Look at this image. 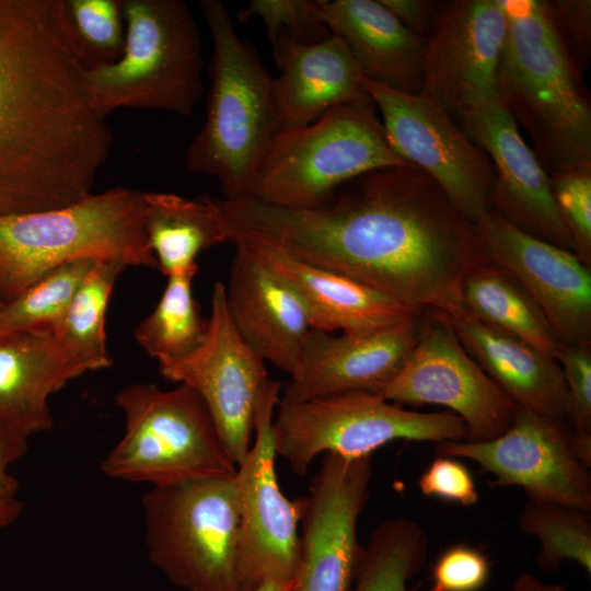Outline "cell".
I'll return each instance as SVG.
<instances>
[{"label":"cell","instance_id":"obj_1","mask_svg":"<svg viewBox=\"0 0 591 591\" xmlns=\"http://www.w3.org/2000/svg\"><path fill=\"white\" fill-rule=\"evenodd\" d=\"M217 201L230 230L268 237L418 314L463 312V280L487 260L473 223L415 165L371 171L305 209Z\"/></svg>","mask_w":591,"mask_h":591},{"label":"cell","instance_id":"obj_2","mask_svg":"<svg viewBox=\"0 0 591 591\" xmlns=\"http://www.w3.org/2000/svg\"><path fill=\"white\" fill-rule=\"evenodd\" d=\"M83 72L65 0H0V217L93 193L113 132Z\"/></svg>","mask_w":591,"mask_h":591},{"label":"cell","instance_id":"obj_3","mask_svg":"<svg viewBox=\"0 0 591 591\" xmlns=\"http://www.w3.org/2000/svg\"><path fill=\"white\" fill-rule=\"evenodd\" d=\"M508 34L497 92L549 174L591 162V99L545 1L501 0Z\"/></svg>","mask_w":591,"mask_h":591},{"label":"cell","instance_id":"obj_4","mask_svg":"<svg viewBox=\"0 0 591 591\" xmlns=\"http://www.w3.org/2000/svg\"><path fill=\"white\" fill-rule=\"evenodd\" d=\"M212 40L205 123L186 152L189 172L218 179L222 199L250 197L257 170L280 128L274 78L235 31L227 5L201 0Z\"/></svg>","mask_w":591,"mask_h":591},{"label":"cell","instance_id":"obj_5","mask_svg":"<svg viewBox=\"0 0 591 591\" xmlns=\"http://www.w3.org/2000/svg\"><path fill=\"white\" fill-rule=\"evenodd\" d=\"M143 209L144 192L115 187L65 207L0 217V303L71 262L116 259L159 269Z\"/></svg>","mask_w":591,"mask_h":591},{"label":"cell","instance_id":"obj_6","mask_svg":"<svg viewBox=\"0 0 591 591\" xmlns=\"http://www.w3.org/2000/svg\"><path fill=\"white\" fill-rule=\"evenodd\" d=\"M125 44L119 59L84 69V88L103 117L134 107L193 115L202 91V46L182 0H121Z\"/></svg>","mask_w":591,"mask_h":591},{"label":"cell","instance_id":"obj_7","mask_svg":"<svg viewBox=\"0 0 591 591\" xmlns=\"http://www.w3.org/2000/svg\"><path fill=\"white\" fill-rule=\"evenodd\" d=\"M412 165L392 149L367 93L314 123L280 129L253 181L250 199L288 209L324 202L338 187L371 171Z\"/></svg>","mask_w":591,"mask_h":591},{"label":"cell","instance_id":"obj_8","mask_svg":"<svg viewBox=\"0 0 591 591\" xmlns=\"http://www.w3.org/2000/svg\"><path fill=\"white\" fill-rule=\"evenodd\" d=\"M115 401L125 428L101 462L108 478L152 487L236 475L207 405L190 386L165 391L135 383L121 389Z\"/></svg>","mask_w":591,"mask_h":591},{"label":"cell","instance_id":"obj_9","mask_svg":"<svg viewBox=\"0 0 591 591\" xmlns=\"http://www.w3.org/2000/svg\"><path fill=\"white\" fill-rule=\"evenodd\" d=\"M150 563L184 591H242L234 477L152 486L141 498Z\"/></svg>","mask_w":591,"mask_h":591},{"label":"cell","instance_id":"obj_10","mask_svg":"<svg viewBox=\"0 0 591 591\" xmlns=\"http://www.w3.org/2000/svg\"><path fill=\"white\" fill-rule=\"evenodd\" d=\"M273 420L276 454L296 475L327 452L372 455L395 441H466L467 429L453 413L404 409L376 393H348L305 402H279Z\"/></svg>","mask_w":591,"mask_h":591},{"label":"cell","instance_id":"obj_11","mask_svg":"<svg viewBox=\"0 0 591 591\" xmlns=\"http://www.w3.org/2000/svg\"><path fill=\"white\" fill-rule=\"evenodd\" d=\"M281 383L268 379L257 396L254 440L237 466L239 575L242 591L265 581H293L299 549V523L305 496L288 499L275 470L274 410Z\"/></svg>","mask_w":591,"mask_h":591},{"label":"cell","instance_id":"obj_12","mask_svg":"<svg viewBox=\"0 0 591 591\" xmlns=\"http://www.w3.org/2000/svg\"><path fill=\"white\" fill-rule=\"evenodd\" d=\"M386 138L405 162L429 175L472 223L488 209L495 172L487 153L424 93L396 91L366 78Z\"/></svg>","mask_w":591,"mask_h":591},{"label":"cell","instance_id":"obj_13","mask_svg":"<svg viewBox=\"0 0 591 591\" xmlns=\"http://www.w3.org/2000/svg\"><path fill=\"white\" fill-rule=\"evenodd\" d=\"M379 395L394 404L449 408L465 424L471 442L502 434L517 409L464 349L447 314L437 311L422 313L415 348Z\"/></svg>","mask_w":591,"mask_h":591},{"label":"cell","instance_id":"obj_14","mask_svg":"<svg viewBox=\"0 0 591 591\" xmlns=\"http://www.w3.org/2000/svg\"><path fill=\"white\" fill-rule=\"evenodd\" d=\"M437 455L475 462L491 487L517 486L528 500L591 511V475L578 456L571 429L518 407L510 427L482 442L442 441Z\"/></svg>","mask_w":591,"mask_h":591},{"label":"cell","instance_id":"obj_15","mask_svg":"<svg viewBox=\"0 0 591 591\" xmlns=\"http://www.w3.org/2000/svg\"><path fill=\"white\" fill-rule=\"evenodd\" d=\"M372 474V455L323 454L305 496L289 591L351 590L363 552L358 520L369 499Z\"/></svg>","mask_w":591,"mask_h":591},{"label":"cell","instance_id":"obj_16","mask_svg":"<svg viewBox=\"0 0 591 591\" xmlns=\"http://www.w3.org/2000/svg\"><path fill=\"white\" fill-rule=\"evenodd\" d=\"M208 320L206 337L196 350L159 368L165 379L186 384L199 394L239 466L252 444L255 405L268 372L265 361L235 329L221 281L213 285Z\"/></svg>","mask_w":591,"mask_h":591},{"label":"cell","instance_id":"obj_17","mask_svg":"<svg viewBox=\"0 0 591 591\" xmlns=\"http://www.w3.org/2000/svg\"><path fill=\"white\" fill-rule=\"evenodd\" d=\"M508 26L501 0L440 1L425 39L421 93L454 119L497 95Z\"/></svg>","mask_w":591,"mask_h":591},{"label":"cell","instance_id":"obj_18","mask_svg":"<svg viewBox=\"0 0 591 591\" xmlns=\"http://www.w3.org/2000/svg\"><path fill=\"white\" fill-rule=\"evenodd\" d=\"M473 227L487 259L526 292L559 341L591 346V267L572 251L525 233L489 208Z\"/></svg>","mask_w":591,"mask_h":591},{"label":"cell","instance_id":"obj_19","mask_svg":"<svg viewBox=\"0 0 591 591\" xmlns=\"http://www.w3.org/2000/svg\"><path fill=\"white\" fill-rule=\"evenodd\" d=\"M455 120L493 163L495 181L488 208L525 233L572 251L548 173L500 95L471 107Z\"/></svg>","mask_w":591,"mask_h":591},{"label":"cell","instance_id":"obj_20","mask_svg":"<svg viewBox=\"0 0 591 591\" xmlns=\"http://www.w3.org/2000/svg\"><path fill=\"white\" fill-rule=\"evenodd\" d=\"M421 315L360 334L334 336L311 328L280 401L297 403L358 392L379 394L415 348Z\"/></svg>","mask_w":591,"mask_h":591},{"label":"cell","instance_id":"obj_21","mask_svg":"<svg viewBox=\"0 0 591 591\" xmlns=\"http://www.w3.org/2000/svg\"><path fill=\"white\" fill-rule=\"evenodd\" d=\"M230 232L233 245L242 247L293 292L312 328L360 334L421 315L352 278L293 257L268 237Z\"/></svg>","mask_w":591,"mask_h":591},{"label":"cell","instance_id":"obj_22","mask_svg":"<svg viewBox=\"0 0 591 591\" xmlns=\"http://www.w3.org/2000/svg\"><path fill=\"white\" fill-rule=\"evenodd\" d=\"M227 306L246 345L265 362L294 371L311 324L293 292L242 247L234 245Z\"/></svg>","mask_w":591,"mask_h":591},{"label":"cell","instance_id":"obj_23","mask_svg":"<svg viewBox=\"0 0 591 591\" xmlns=\"http://www.w3.org/2000/svg\"><path fill=\"white\" fill-rule=\"evenodd\" d=\"M85 372L80 359L49 333L0 337V424L26 438L49 430L50 396Z\"/></svg>","mask_w":591,"mask_h":591},{"label":"cell","instance_id":"obj_24","mask_svg":"<svg viewBox=\"0 0 591 591\" xmlns=\"http://www.w3.org/2000/svg\"><path fill=\"white\" fill-rule=\"evenodd\" d=\"M447 316L464 349L518 407L568 425V394L556 359L465 310Z\"/></svg>","mask_w":591,"mask_h":591},{"label":"cell","instance_id":"obj_25","mask_svg":"<svg viewBox=\"0 0 591 591\" xmlns=\"http://www.w3.org/2000/svg\"><path fill=\"white\" fill-rule=\"evenodd\" d=\"M273 49L281 70L274 78L281 129L308 126L332 107L367 94L356 60L335 35L312 44L281 39Z\"/></svg>","mask_w":591,"mask_h":591},{"label":"cell","instance_id":"obj_26","mask_svg":"<svg viewBox=\"0 0 591 591\" xmlns=\"http://www.w3.org/2000/svg\"><path fill=\"white\" fill-rule=\"evenodd\" d=\"M332 35L343 39L363 78L420 93L425 38L405 27L379 0H321Z\"/></svg>","mask_w":591,"mask_h":591},{"label":"cell","instance_id":"obj_27","mask_svg":"<svg viewBox=\"0 0 591 591\" xmlns=\"http://www.w3.org/2000/svg\"><path fill=\"white\" fill-rule=\"evenodd\" d=\"M143 222L159 270L167 277L196 266L201 252L231 243L217 198L210 196L189 199L173 193L144 192Z\"/></svg>","mask_w":591,"mask_h":591},{"label":"cell","instance_id":"obj_28","mask_svg":"<svg viewBox=\"0 0 591 591\" xmlns=\"http://www.w3.org/2000/svg\"><path fill=\"white\" fill-rule=\"evenodd\" d=\"M466 312L556 359L563 344L526 292L488 259L471 269L462 283Z\"/></svg>","mask_w":591,"mask_h":591},{"label":"cell","instance_id":"obj_29","mask_svg":"<svg viewBox=\"0 0 591 591\" xmlns=\"http://www.w3.org/2000/svg\"><path fill=\"white\" fill-rule=\"evenodd\" d=\"M127 267L116 259L95 260L73 292L53 333L88 371L112 366L106 348L105 316L114 285Z\"/></svg>","mask_w":591,"mask_h":591},{"label":"cell","instance_id":"obj_30","mask_svg":"<svg viewBox=\"0 0 591 591\" xmlns=\"http://www.w3.org/2000/svg\"><path fill=\"white\" fill-rule=\"evenodd\" d=\"M198 265L170 275L154 310L137 326L138 345L159 364L179 360L204 341L209 320L201 315L192 282Z\"/></svg>","mask_w":591,"mask_h":591},{"label":"cell","instance_id":"obj_31","mask_svg":"<svg viewBox=\"0 0 591 591\" xmlns=\"http://www.w3.org/2000/svg\"><path fill=\"white\" fill-rule=\"evenodd\" d=\"M429 540L417 521L396 517L380 523L363 546L350 591H415L409 581L427 564Z\"/></svg>","mask_w":591,"mask_h":591},{"label":"cell","instance_id":"obj_32","mask_svg":"<svg viewBox=\"0 0 591 591\" xmlns=\"http://www.w3.org/2000/svg\"><path fill=\"white\" fill-rule=\"evenodd\" d=\"M519 529L538 541L537 566L556 571L565 561L579 564L591 575V513L556 503L528 500Z\"/></svg>","mask_w":591,"mask_h":591},{"label":"cell","instance_id":"obj_33","mask_svg":"<svg viewBox=\"0 0 591 591\" xmlns=\"http://www.w3.org/2000/svg\"><path fill=\"white\" fill-rule=\"evenodd\" d=\"M95 260L65 264L14 299L0 303V337L26 331L53 335L77 287Z\"/></svg>","mask_w":591,"mask_h":591},{"label":"cell","instance_id":"obj_34","mask_svg":"<svg viewBox=\"0 0 591 591\" xmlns=\"http://www.w3.org/2000/svg\"><path fill=\"white\" fill-rule=\"evenodd\" d=\"M65 13L84 69L119 59L125 44L121 0H65Z\"/></svg>","mask_w":591,"mask_h":591},{"label":"cell","instance_id":"obj_35","mask_svg":"<svg viewBox=\"0 0 591 591\" xmlns=\"http://www.w3.org/2000/svg\"><path fill=\"white\" fill-rule=\"evenodd\" d=\"M552 194L572 251L591 267V162L548 174Z\"/></svg>","mask_w":591,"mask_h":591},{"label":"cell","instance_id":"obj_36","mask_svg":"<svg viewBox=\"0 0 591 591\" xmlns=\"http://www.w3.org/2000/svg\"><path fill=\"white\" fill-rule=\"evenodd\" d=\"M240 15L260 19L273 46L281 39L312 44L332 35L321 0H252Z\"/></svg>","mask_w":591,"mask_h":591},{"label":"cell","instance_id":"obj_37","mask_svg":"<svg viewBox=\"0 0 591 591\" xmlns=\"http://www.w3.org/2000/svg\"><path fill=\"white\" fill-rule=\"evenodd\" d=\"M491 563L479 548L465 543L447 547L431 566L427 591H480L490 579Z\"/></svg>","mask_w":591,"mask_h":591},{"label":"cell","instance_id":"obj_38","mask_svg":"<svg viewBox=\"0 0 591 591\" xmlns=\"http://www.w3.org/2000/svg\"><path fill=\"white\" fill-rule=\"evenodd\" d=\"M590 347L563 345L556 357L568 394V426L578 434H591Z\"/></svg>","mask_w":591,"mask_h":591},{"label":"cell","instance_id":"obj_39","mask_svg":"<svg viewBox=\"0 0 591 591\" xmlns=\"http://www.w3.org/2000/svg\"><path fill=\"white\" fill-rule=\"evenodd\" d=\"M422 495L464 507L477 503L479 495L470 468L451 456L437 455L420 475Z\"/></svg>","mask_w":591,"mask_h":591},{"label":"cell","instance_id":"obj_40","mask_svg":"<svg viewBox=\"0 0 591 591\" xmlns=\"http://www.w3.org/2000/svg\"><path fill=\"white\" fill-rule=\"evenodd\" d=\"M28 438L0 424V530L14 523L22 513L19 482L10 466L28 449Z\"/></svg>","mask_w":591,"mask_h":591},{"label":"cell","instance_id":"obj_41","mask_svg":"<svg viewBox=\"0 0 591 591\" xmlns=\"http://www.w3.org/2000/svg\"><path fill=\"white\" fill-rule=\"evenodd\" d=\"M545 3L579 65H588L591 55V1L553 0Z\"/></svg>","mask_w":591,"mask_h":591},{"label":"cell","instance_id":"obj_42","mask_svg":"<svg viewBox=\"0 0 591 591\" xmlns=\"http://www.w3.org/2000/svg\"><path fill=\"white\" fill-rule=\"evenodd\" d=\"M405 27L426 39L440 5L431 0H379Z\"/></svg>","mask_w":591,"mask_h":591},{"label":"cell","instance_id":"obj_43","mask_svg":"<svg viewBox=\"0 0 591 591\" xmlns=\"http://www.w3.org/2000/svg\"><path fill=\"white\" fill-rule=\"evenodd\" d=\"M512 591H569L561 583H551L540 580L530 572L520 573L513 582Z\"/></svg>","mask_w":591,"mask_h":591},{"label":"cell","instance_id":"obj_44","mask_svg":"<svg viewBox=\"0 0 591 591\" xmlns=\"http://www.w3.org/2000/svg\"><path fill=\"white\" fill-rule=\"evenodd\" d=\"M291 586L292 581L270 580L263 582L260 586L251 591H289Z\"/></svg>","mask_w":591,"mask_h":591}]
</instances>
